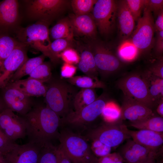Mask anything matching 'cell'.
<instances>
[{
  "mask_svg": "<svg viewBox=\"0 0 163 163\" xmlns=\"http://www.w3.org/2000/svg\"><path fill=\"white\" fill-rule=\"evenodd\" d=\"M23 117L25 120L26 136L29 142L42 146L58 138L61 118L46 106L34 105Z\"/></svg>",
  "mask_w": 163,
  "mask_h": 163,
  "instance_id": "cell-1",
  "label": "cell"
},
{
  "mask_svg": "<svg viewBox=\"0 0 163 163\" xmlns=\"http://www.w3.org/2000/svg\"><path fill=\"white\" fill-rule=\"evenodd\" d=\"M58 147L72 163H94L97 158L93 154L86 139L68 130H62L58 138Z\"/></svg>",
  "mask_w": 163,
  "mask_h": 163,
  "instance_id": "cell-2",
  "label": "cell"
},
{
  "mask_svg": "<svg viewBox=\"0 0 163 163\" xmlns=\"http://www.w3.org/2000/svg\"><path fill=\"white\" fill-rule=\"evenodd\" d=\"M42 21L21 29L17 36L20 43L40 51L51 61L56 63L58 61L52 54L50 50L51 43L48 24Z\"/></svg>",
  "mask_w": 163,
  "mask_h": 163,
  "instance_id": "cell-3",
  "label": "cell"
},
{
  "mask_svg": "<svg viewBox=\"0 0 163 163\" xmlns=\"http://www.w3.org/2000/svg\"><path fill=\"white\" fill-rule=\"evenodd\" d=\"M71 85L61 81L51 82L47 86L45 96L46 106L60 117H64L69 112V107L74 95Z\"/></svg>",
  "mask_w": 163,
  "mask_h": 163,
  "instance_id": "cell-4",
  "label": "cell"
},
{
  "mask_svg": "<svg viewBox=\"0 0 163 163\" xmlns=\"http://www.w3.org/2000/svg\"><path fill=\"white\" fill-rule=\"evenodd\" d=\"M120 120L106 123L90 130L87 137L91 140H97L112 148H116L130 137L128 129Z\"/></svg>",
  "mask_w": 163,
  "mask_h": 163,
  "instance_id": "cell-5",
  "label": "cell"
},
{
  "mask_svg": "<svg viewBox=\"0 0 163 163\" xmlns=\"http://www.w3.org/2000/svg\"><path fill=\"white\" fill-rule=\"evenodd\" d=\"M27 2L28 16L48 23L62 13L69 4V1L65 0H33Z\"/></svg>",
  "mask_w": 163,
  "mask_h": 163,
  "instance_id": "cell-6",
  "label": "cell"
},
{
  "mask_svg": "<svg viewBox=\"0 0 163 163\" xmlns=\"http://www.w3.org/2000/svg\"><path fill=\"white\" fill-rule=\"evenodd\" d=\"M1 89L0 111L8 109L23 116L34 105L31 97L24 94L12 83H8Z\"/></svg>",
  "mask_w": 163,
  "mask_h": 163,
  "instance_id": "cell-7",
  "label": "cell"
},
{
  "mask_svg": "<svg viewBox=\"0 0 163 163\" xmlns=\"http://www.w3.org/2000/svg\"><path fill=\"white\" fill-rule=\"evenodd\" d=\"M117 3L113 0H97L92 16L100 33L108 35L113 30L117 18Z\"/></svg>",
  "mask_w": 163,
  "mask_h": 163,
  "instance_id": "cell-8",
  "label": "cell"
},
{
  "mask_svg": "<svg viewBox=\"0 0 163 163\" xmlns=\"http://www.w3.org/2000/svg\"><path fill=\"white\" fill-rule=\"evenodd\" d=\"M118 86L126 98L143 104L152 110L154 107L147 85L142 76L136 74L127 76L120 81Z\"/></svg>",
  "mask_w": 163,
  "mask_h": 163,
  "instance_id": "cell-9",
  "label": "cell"
},
{
  "mask_svg": "<svg viewBox=\"0 0 163 163\" xmlns=\"http://www.w3.org/2000/svg\"><path fill=\"white\" fill-rule=\"evenodd\" d=\"M137 21V24L131 41L139 50H147L150 48L152 44L155 30L152 13L145 7L142 16Z\"/></svg>",
  "mask_w": 163,
  "mask_h": 163,
  "instance_id": "cell-10",
  "label": "cell"
},
{
  "mask_svg": "<svg viewBox=\"0 0 163 163\" xmlns=\"http://www.w3.org/2000/svg\"><path fill=\"white\" fill-rule=\"evenodd\" d=\"M107 101L97 98L88 105L77 111H71L62 119V125L66 123L75 126L89 124L101 115Z\"/></svg>",
  "mask_w": 163,
  "mask_h": 163,
  "instance_id": "cell-11",
  "label": "cell"
},
{
  "mask_svg": "<svg viewBox=\"0 0 163 163\" xmlns=\"http://www.w3.org/2000/svg\"><path fill=\"white\" fill-rule=\"evenodd\" d=\"M0 129L7 137L15 141L26 136L25 120L23 116L8 109L0 111Z\"/></svg>",
  "mask_w": 163,
  "mask_h": 163,
  "instance_id": "cell-12",
  "label": "cell"
},
{
  "mask_svg": "<svg viewBox=\"0 0 163 163\" xmlns=\"http://www.w3.org/2000/svg\"><path fill=\"white\" fill-rule=\"evenodd\" d=\"M21 43L5 59L0 67V89L5 87L14 73L28 59L25 47Z\"/></svg>",
  "mask_w": 163,
  "mask_h": 163,
  "instance_id": "cell-13",
  "label": "cell"
},
{
  "mask_svg": "<svg viewBox=\"0 0 163 163\" xmlns=\"http://www.w3.org/2000/svg\"><path fill=\"white\" fill-rule=\"evenodd\" d=\"M42 146L30 142L18 144L4 156L5 163H37Z\"/></svg>",
  "mask_w": 163,
  "mask_h": 163,
  "instance_id": "cell-14",
  "label": "cell"
},
{
  "mask_svg": "<svg viewBox=\"0 0 163 163\" xmlns=\"http://www.w3.org/2000/svg\"><path fill=\"white\" fill-rule=\"evenodd\" d=\"M98 71L103 74H109L120 68V62L117 57L109 50L100 44H95L91 50Z\"/></svg>",
  "mask_w": 163,
  "mask_h": 163,
  "instance_id": "cell-15",
  "label": "cell"
},
{
  "mask_svg": "<svg viewBox=\"0 0 163 163\" xmlns=\"http://www.w3.org/2000/svg\"><path fill=\"white\" fill-rule=\"evenodd\" d=\"M118 152L126 163H143L158 150H153L128 139Z\"/></svg>",
  "mask_w": 163,
  "mask_h": 163,
  "instance_id": "cell-16",
  "label": "cell"
},
{
  "mask_svg": "<svg viewBox=\"0 0 163 163\" xmlns=\"http://www.w3.org/2000/svg\"><path fill=\"white\" fill-rule=\"evenodd\" d=\"M121 110V120H127L130 123L142 120L155 114L152 109L144 104L126 98Z\"/></svg>",
  "mask_w": 163,
  "mask_h": 163,
  "instance_id": "cell-17",
  "label": "cell"
},
{
  "mask_svg": "<svg viewBox=\"0 0 163 163\" xmlns=\"http://www.w3.org/2000/svg\"><path fill=\"white\" fill-rule=\"evenodd\" d=\"M128 133L135 142L150 149L157 151L163 148V133L147 129L133 131L128 129Z\"/></svg>",
  "mask_w": 163,
  "mask_h": 163,
  "instance_id": "cell-18",
  "label": "cell"
},
{
  "mask_svg": "<svg viewBox=\"0 0 163 163\" xmlns=\"http://www.w3.org/2000/svg\"><path fill=\"white\" fill-rule=\"evenodd\" d=\"M117 18L120 35L123 39H126L133 32L135 20L126 0L121 1L117 3Z\"/></svg>",
  "mask_w": 163,
  "mask_h": 163,
  "instance_id": "cell-19",
  "label": "cell"
},
{
  "mask_svg": "<svg viewBox=\"0 0 163 163\" xmlns=\"http://www.w3.org/2000/svg\"><path fill=\"white\" fill-rule=\"evenodd\" d=\"M69 19L74 33L91 38L95 37L97 27L92 14L81 15L71 14Z\"/></svg>",
  "mask_w": 163,
  "mask_h": 163,
  "instance_id": "cell-20",
  "label": "cell"
},
{
  "mask_svg": "<svg viewBox=\"0 0 163 163\" xmlns=\"http://www.w3.org/2000/svg\"><path fill=\"white\" fill-rule=\"evenodd\" d=\"M19 16L18 1L0 2V27H9L14 25L18 21Z\"/></svg>",
  "mask_w": 163,
  "mask_h": 163,
  "instance_id": "cell-21",
  "label": "cell"
},
{
  "mask_svg": "<svg viewBox=\"0 0 163 163\" xmlns=\"http://www.w3.org/2000/svg\"><path fill=\"white\" fill-rule=\"evenodd\" d=\"M142 77L147 85L150 99L154 107L163 100V78L158 77L148 71Z\"/></svg>",
  "mask_w": 163,
  "mask_h": 163,
  "instance_id": "cell-22",
  "label": "cell"
},
{
  "mask_svg": "<svg viewBox=\"0 0 163 163\" xmlns=\"http://www.w3.org/2000/svg\"><path fill=\"white\" fill-rule=\"evenodd\" d=\"M12 83L24 94L30 97L45 96L47 89V86L43 83L28 78L25 79H20Z\"/></svg>",
  "mask_w": 163,
  "mask_h": 163,
  "instance_id": "cell-23",
  "label": "cell"
},
{
  "mask_svg": "<svg viewBox=\"0 0 163 163\" xmlns=\"http://www.w3.org/2000/svg\"><path fill=\"white\" fill-rule=\"evenodd\" d=\"M51 38L55 40L64 39L72 41L74 32L69 18L60 19L49 31Z\"/></svg>",
  "mask_w": 163,
  "mask_h": 163,
  "instance_id": "cell-24",
  "label": "cell"
},
{
  "mask_svg": "<svg viewBox=\"0 0 163 163\" xmlns=\"http://www.w3.org/2000/svg\"><path fill=\"white\" fill-rule=\"evenodd\" d=\"M78 67L85 75L97 77L98 71L91 50L86 49L81 52Z\"/></svg>",
  "mask_w": 163,
  "mask_h": 163,
  "instance_id": "cell-25",
  "label": "cell"
},
{
  "mask_svg": "<svg viewBox=\"0 0 163 163\" xmlns=\"http://www.w3.org/2000/svg\"><path fill=\"white\" fill-rule=\"evenodd\" d=\"M45 57L42 54L36 57L28 59L13 75L8 83L21 79L25 76L29 75L38 66L44 62Z\"/></svg>",
  "mask_w": 163,
  "mask_h": 163,
  "instance_id": "cell-26",
  "label": "cell"
},
{
  "mask_svg": "<svg viewBox=\"0 0 163 163\" xmlns=\"http://www.w3.org/2000/svg\"><path fill=\"white\" fill-rule=\"evenodd\" d=\"M67 82L71 85L82 89L104 88V84L99 80L97 77L88 75L73 76L68 79Z\"/></svg>",
  "mask_w": 163,
  "mask_h": 163,
  "instance_id": "cell-27",
  "label": "cell"
},
{
  "mask_svg": "<svg viewBox=\"0 0 163 163\" xmlns=\"http://www.w3.org/2000/svg\"><path fill=\"white\" fill-rule=\"evenodd\" d=\"M97 98L94 89H81L75 94L72 101L74 111L81 109L92 103Z\"/></svg>",
  "mask_w": 163,
  "mask_h": 163,
  "instance_id": "cell-28",
  "label": "cell"
},
{
  "mask_svg": "<svg viewBox=\"0 0 163 163\" xmlns=\"http://www.w3.org/2000/svg\"><path fill=\"white\" fill-rule=\"evenodd\" d=\"M130 125L139 129H147L163 133V117L155 114L142 120L130 123Z\"/></svg>",
  "mask_w": 163,
  "mask_h": 163,
  "instance_id": "cell-29",
  "label": "cell"
},
{
  "mask_svg": "<svg viewBox=\"0 0 163 163\" xmlns=\"http://www.w3.org/2000/svg\"><path fill=\"white\" fill-rule=\"evenodd\" d=\"M58 147L51 142L46 143L42 147L37 163H58Z\"/></svg>",
  "mask_w": 163,
  "mask_h": 163,
  "instance_id": "cell-30",
  "label": "cell"
},
{
  "mask_svg": "<svg viewBox=\"0 0 163 163\" xmlns=\"http://www.w3.org/2000/svg\"><path fill=\"white\" fill-rule=\"evenodd\" d=\"M20 43L9 36H0V67L5 59Z\"/></svg>",
  "mask_w": 163,
  "mask_h": 163,
  "instance_id": "cell-31",
  "label": "cell"
},
{
  "mask_svg": "<svg viewBox=\"0 0 163 163\" xmlns=\"http://www.w3.org/2000/svg\"><path fill=\"white\" fill-rule=\"evenodd\" d=\"M101 115L106 122L114 123L121 119V110L113 102H107Z\"/></svg>",
  "mask_w": 163,
  "mask_h": 163,
  "instance_id": "cell-32",
  "label": "cell"
},
{
  "mask_svg": "<svg viewBox=\"0 0 163 163\" xmlns=\"http://www.w3.org/2000/svg\"><path fill=\"white\" fill-rule=\"evenodd\" d=\"M97 0H72L70 4L76 15L90 14L92 11Z\"/></svg>",
  "mask_w": 163,
  "mask_h": 163,
  "instance_id": "cell-33",
  "label": "cell"
},
{
  "mask_svg": "<svg viewBox=\"0 0 163 163\" xmlns=\"http://www.w3.org/2000/svg\"><path fill=\"white\" fill-rule=\"evenodd\" d=\"M138 50L131 41L125 40L120 46L118 53L121 59L125 61H130L136 58Z\"/></svg>",
  "mask_w": 163,
  "mask_h": 163,
  "instance_id": "cell-34",
  "label": "cell"
},
{
  "mask_svg": "<svg viewBox=\"0 0 163 163\" xmlns=\"http://www.w3.org/2000/svg\"><path fill=\"white\" fill-rule=\"evenodd\" d=\"M51 75L50 65L43 62L33 70L28 78L36 79L44 83L50 80Z\"/></svg>",
  "mask_w": 163,
  "mask_h": 163,
  "instance_id": "cell-35",
  "label": "cell"
},
{
  "mask_svg": "<svg viewBox=\"0 0 163 163\" xmlns=\"http://www.w3.org/2000/svg\"><path fill=\"white\" fill-rule=\"evenodd\" d=\"M72 41L64 39H59L51 42L50 46V52L58 61L59 54L66 49L71 47Z\"/></svg>",
  "mask_w": 163,
  "mask_h": 163,
  "instance_id": "cell-36",
  "label": "cell"
},
{
  "mask_svg": "<svg viewBox=\"0 0 163 163\" xmlns=\"http://www.w3.org/2000/svg\"><path fill=\"white\" fill-rule=\"evenodd\" d=\"M128 7L135 21L141 17L142 9L145 6L146 0H126Z\"/></svg>",
  "mask_w": 163,
  "mask_h": 163,
  "instance_id": "cell-37",
  "label": "cell"
},
{
  "mask_svg": "<svg viewBox=\"0 0 163 163\" xmlns=\"http://www.w3.org/2000/svg\"><path fill=\"white\" fill-rule=\"evenodd\" d=\"M92 141L91 149L93 154L97 158L104 157L111 153L112 148L104 145L98 140Z\"/></svg>",
  "mask_w": 163,
  "mask_h": 163,
  "instance_id": "cell-38",
  "label": "cell"
},
{
  "mask_svg": "<svg viewBox=\"0 0 163 163\" xmlns=\"http://www.w3.org/2000/svg\"><path fill=\"white\" fill-rule=\"evenodd\" d=\"M64 62L72 65L77 64L80 60V56L74 49L69 47L65 50L59 56Z\"/></svg>",
  "mask_w": 163,
  "mask_h": 163,
  "instance_id": "cell-39",
  "label": "cell"
},
{
  "mask_svg": "<svg viewBox=\"0 0 163 163\" xmlns=\"http://www.w3.org/2000/svg\"><path fill=\"white\" fill-rule=\"evenodd\" d=\"M18 144L7 137L0 129V152L4 156Z\"/></svg>",
  "mask_w": 163,
  "mask_h": 163,
  "instance_id": "cell-40",
  "label": "cell"
},
{
  "mask_svg": "<svg viewBox=\"0 0 163 163\" xmlns=\"http://www.w3.org/2000/svg\"><path fill=\"white\" fill-rule=\"evenodd\" d=\"M155 15H158L159 12L163 10V0H146L145 6Z\"/></svg>",
  "mask_w": 163,
  "mask_h": 163,
  "instance_id": "cell-41",
  "label": "cell"
},
{
  "mask_svg": "<svg viewBox=\"0 0 163 163\" xmlns=\"http://www.w3.org/2000/svg\"><path fill=\"white\" fill-rule=\"evenodd\" d=\"M99 163H123V158L118 152L110 153L104 157L98 158Z\"/></svg>",
  "mask_w": 163,
  "mask_h": 163,
  "instance_id": "cell-42",
  "label": "cell"
},
{
  "mask_svg": "<svg viewBox=\"0 0 163 163\" xmlns=\"http://www.w3.org/2000/svg\"><path fill=\"white\" fill-rule=\"evenodd\" d=\"M77 69L74 65L64 62L61 68V75L64 78H70L74 76Z\"/></svg>",
  "mask_w": 163,
  "mask_h": 163,
  "instance_id": "cell-43",
  "label": "cell"
},
{
  "mask_svg": "<svg viewBox=\"0 0 163 163\" xmlns=\"http://www.w3.org/2000/svg\"><path fill=\"white\" fill-rule=\"evenodd\" d=\"M149 71L154 75L163 78L162 59H161L158 62L152 66Z\"/></svg>",
  "mask_w": 163,
  "mask_h": 163,
  "instance_id": "cell-44",
  "label": "cell"
},
{
  "mask_svg": "<svg viewBox=\"0 0 163 163\" xmlns=\"http://www.w3.org/2000/svg\"><path fill=\"white\" fill-rule=\"evenodd\" d=\"M155 50L156 52L158 54H161L163 52V30L157 31Z\"/></svg>",
  "mask_w": 163,
  "mask_h": 163,
  "instance_id": "cell-45",
  "label": "cell"
},
{
  "mask_svg": "<svg viewBox=\"0 0 163 163\" xmlns=\"http://www.w3.org/2000/svg\"><path fill=\"white\" fill-rule=\"evenodd\" d=\"M155 28L157 32L163 30V10L161 11L157 15L155 24Z\"/></svg>",
  "mask_w": 163,
  "mask_h": 163,
  "instance_id": "cell-46",
  "label": "cell"
},
{
  "mask_svg": "<svg viewBox=\"0 0 163 163\" xmlns=\"http://www.w3.org/2000/svg\"><path fill=\"white\" fill-rule=\"evenodd\" d=\"M162 151L161 150L154 154L143 163H162V159L160 160V157L162 156Z\"/></svg>",
  "mask_w": 163,
  "mask_h": 163,
  "instance_id": "cell-47",
  "label": "cell"
},
{
  "mask_svg": "<svg viewBox=\"0 0 163 163\" xmlns=\"http://www.w3.org/2000/svg\"><path fill=\"white\" fill-rule=\"evenodd\" d=\"M57 155L58 163H72L68 157L59 147H58Z\"/></svg>",
  "mask_w": 163,
  "mask_h": 163,
  "instance_id": "cell-48",
  "label": "cell"
},
{
  "mask_svg": "<svg viewBox=\"0 0 163 163\" xmlns=\"http://www.w3.org/2000/svg\"><path fill=\"white\" fill-rule=\"evenodd\" d=\"M156 111L158 115L163 117V101L161 100L157 106Z\"/></svg>",
  "mask_w": 163,
  "mask_h": 163,
  "instance_id": "cell-49",
  "label": "cell"
},
{
  "mask_svg": "<svg viewBox=\"0 0 163 163\" xmlns=\"http://www.w3.org/2000/svg\"><path fill=\"white\" fill-rule=\"evenodd\" d=\"M0 163H5L4 155L0 152Z\"/></svg>",
  "mask_w": 163,
  "mask_h": 163,
  "instance_id": "cell-50",
  "label": "cell"
},
{
  "mask_svg": "<svg viewBox=\"0 0 163 163\" xmlns=\"http://www.w3.org/2000/svg\"><path fill=\"white\" fill-rule=\"evenodd\" d=\"M94 163H99L97 161V160L96 161H95V162Z\"/></svg>",
  "mask_w": 163,
  "mask_h": 163,
  "instance_id": "cell-51",
  "label": "cell"
}]
</instances>
